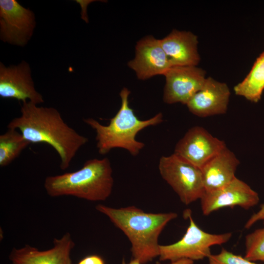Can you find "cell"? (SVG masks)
Wrapping results in <instances>:
<instances>
[{
    "label": "cell",
    "instance_id": "6da1fadb",
    "mask_svg": "<svg viewBox=\"0 0 264 264\" xmlns=\"http://www.w3.org/2000/svg\"><path fill=\"white\" fill-rule=\"evenodd\" d=\"M8 128L18 130L30 143H45L53 148L62 170L67 169L79 149L88 141L63 120L52 107H38L31 102L22 103L21 115L13 119Z\"/></svg>",
    "mask_w": 264,
    "mask_h": 264
},
{
    "label": "cell",
    "instance_id": "7a4b0ae2",
    "mask_svg": "<svg viewBox=\"0 0 264 264\" xmlns=\"http://www.w3.org/2000/svg\"><path fill=\"white\" fill-rule=\"evenodd\" d=\"M95 208L127 236L131 243L132 259L141 264L159 256V236L167 224L177 217L174 212L146 213L134 206L114 208L98 204Z\"/></svg>",
    "mask_w": 264,
    "mask_h": 264
},
{
    "label": "cell",
    "instance_id": "3957f363",
    "mask_svg": "<svg viewBox=\"0 0 264 264\" xmlns=\"http://www.w3.org/2000/svg\"><path fill=\"white\" fill-rule=\"evenodd\" d=\"M130 93L126 88L121 89L119 93L121 107L110 119L108 125H103L91 118L84 119L96 132V147L101 154H106L111 150L118 148L126 150L132 156L137 155L145 147V144L136 140L137 134L144 129L156 126L163 121L161 112L147 120L138 118L129 106Z\"/></svg>",
    "mask_w": 264,
    "mask_h": 264
},
{
    "label": "cell",
    "instance_id": "277c9868",
    "mask_svg": "<svg viewBox=\"0 0 264 264\" xmlns=\"http://www.w3.org/2000/svg\"><path fill=\"white\" fill-rule=\"evenodd\" d=\"M113 186L112 170L107 157L88 160L80 169L48 176L44 182L50 197L72 196L93 201L106 200Z\"/></svg>",
    "mask_w": 264,
    "mask_h": 264
},
{
    "label": "cell",
    "instance_id": "5b68a950",
    "mask_svg": "<svg viewBox=\"0 0 264 264\" xmlns=\"http://www.w3.org/2000/svg\"><path fill=\"white\" fill-rule=\"evenodd\" d=\"M189 225L184 236L178 241L169 245H160L159 259L172 263L180 261L202 260L211 254L210 248L226 243L232 237L231 233L211 234L200 229L193 220L190 210L185 214Z\"/></svg>",
    "mask_w": 264,
    "mask_h": 264
},
{
    "label": "cell",
    "instance_id": "8992f818",
    "mask_svg": "<svg viewBox=\"0 0 264 264\" xmlns=\"http://www.w3.org/2000/svg\"><path fill=\"white\" fill-rule=\"evenodd\" d=\"M158 169L163 179L188 205L201 199L205 192L201 170L174 153L162 156Z\"/></svg>",
    "mask_w": 264,
    "mask_h": 264
},
{
    "label": "cell",
    "instance_id": "52a82bcc",
    "mask_svg": "<svg viewBox=\"0 0 264 264\" xmlns=\"http://www.w3.org/2000/svg\"><path fill=\"white\" fill-rule=\"evenodd\" d=\"M35 26L33 12L15 0H0V36L4 42L25 45Z\"/></svg>",
    "mask_w": 264,
    "mask_h": 264
},
{
    "label": "cell",
    "instance_id": "ba28073f",
    "mask_svg": "<svg viewBox=\"0 0 264 264\" xmlns=\"http://www.w3.org/2000/svg\"><path fill=\"white\" fill-rule=\"evenodd\" d=\"M226 147L225 142L199 126L188 130L176 144L174 153L200 169Z\"/></svg>",
    "mask_w": 264,
    "mask_h": 264
},
{
    "label": "cell",
    "instance_id": "9c48e42d",
    "mask_svg": "<svg viewBox=\"0 0 264 264\" xmlns=\"http://www.w3.org/2000/svg\"><path fill=\"white\" fill-rule=\"evenodd\" d=\"M206 72L197 66H175L165 74L163 101L168 104L186 105L203 87Z\"/></svg>",
    "mask_w": 264,
    "mask_h": 264
},
{
    "label": "cell",
    "instance_id": "30bf717a",
    "mask_svg": "<svg viewBox=\"0 0 264 264\" xmlns=\"http://www.w3.org/2000/svg\"><path fill=\"white\" fill-rule=\"evenodd\" d=\"M258 194L244 181L236 177L224 187L212 191H205L200 199L204 215H209L221 208L239 206L248 209L259 202Z\"/></svg>",
    "mask_w": 264,
    "mask_h": 264
},
{
    "label": "cell",
    "instance_id": "8fae6325",
    "mask_svg": "<svg viewBox=\"0 0 264 264\" xmlns=\"http://www.w3.org/2000/svg\"><path fill=\"white\" fill-rule=\"evenodd\" d=\"M141 80H145L158 75H163L172 67L162 48L159 40L154 36H146L135 45V56L128 63Z\"/></svg>",
    "mask_w": 264,
    "mask_h": 264
},
{
    "label": "cell",
    "instance_id": "7c38bea8",
    "mask_svg": "<svg viewBox=\"0 0 264 264\" xmlns=\"http://www.w3.org/2000/svg\"><path fill=\"white\" fill-rule=\"evenodd\" d=\"M0 96L22 103L27 99L36 105L44 102L42 95L35 88L29 65L25 61L8 67L0 63Z\"/></svg>",
    "mask_w": 264,
    "mask_h": 264
},
{
    "label": "cell",
    "instance_id": "4fadbf2b",
    "mask_svg": "<svg viewBox=\"0 0 264 264\" xmlns=\"http://www.w3.org/2000/svg\"><path fill=\"white\" fill-rule=\"evenodd\" d=\"M75 246L71 236L67 232L53 241V247L40 251L26 244L21 248H13L9 258L14 264H72L70 252Z\"/></svg>",
    "mask_w": 264,
    "mask_h": 264
},
{
    "label": "cell",
    "instance_id": "5bb4252c",
    "mask_svg": "<svg viewBox=\"0 0 264 264\" xmlns=\"http://www.w3.org/2000/svg\"><path fill=\"white\" fill-rule=\"evenodd\" d=\"M230 91L227 85L212 77L206 78L202 88L186 105L189 110L205 117L226 113Z\"/></svg>",
    "mask_w": 264,
    "mask_h": 264
},
{
    "label": "cell",
    "instance_id": "9a60e30c",
    "mask_svg": "<svg viewBox=\"0 0 264 264\" xmlns=\"http://www.w3.org/2000/svg\"><path fill=\"white\" fill-rule=\"evenodd\" d=\"M159 41L172 66H197L199 63L198 37L192 32L173 29Z\"/></svg>",
    "mask_w": 264,
    "mask_h": 264
},
{
    "label": "cell",
    "instance_id": "2e32d148",
    "mask_svg": "<svg viewBox=\"0 0 264 264\" xmlns=\"http://www.w3.org/2000/svg\"><path fill=\"white\" fill-rule=\"evenodd\" d=\"M240 161L227 147L209 160L201 169L205 191L221 188L236 177Z\"/></svg>",
    "mask_w": 264,
    "mask_h": 264
},
{
    "label": "cell",
    "instance_id": "e0dca14e",
    "mask_svg": "<svg viewBox=\"0 0 264 264\" xmlns=\"http://www.w3.org/2000/svg\"><path fill=\"white\" fill-rule=\"evenodd\" d=\"M264 90V52L257 58L243 81L234 87L236 95L253 103H258L260 100Z\"/></svg>",
    "mask_w": 264,
    "mask_h": 264
},
{
    "label": "cell",
    "instance_id": "ac0fdd59",
    "mask_svg": "<svg viewBox=\"0 0 264 264\" xmlns=\"http://www.w3.org/2000/svg\"><path fill=\"white\" fill-rule=\"evenodd\" d=\"M30 144L18 130L8 128L0 135V166L10 164Z\"/></svg>",
    "mask_w": 264,
    "mask_h": 264
},
{
    "label": "cell",
    "instance_id": "d6986e66",
    "mask_svg": "<svg viewBox=\"0 0 264 264\" xmlns=\"http://www.w3.org/2000/svg\"><path fill=\"white\" fill-rule=\"evenodd\" d=\"M244 257L245 259L252 262H264V227L256 229L246 235Z\"/></svg>",
    "mask_w": 264,
    "mask_h": 264
},
{
    "label": "cell",
    "instance_id": "ffe728a7",
    "mask_svg": "<svg viewBox=\"0 0 264 264\" xmlns=\"http://www.w3.org/2000/svg\"><path fill=\"white\" fill-rule=\"evenodd\" d=\"M208 259L209 264H258L224 248L217 254H211Z\"/></svg>",
    "mask_w": 264,
    "mask_h": 264
},
{
    "label": "cell",
    "instance_id": "44dd1931",
    "mask_svg": "<svg viewBox=\"0 0 264 264\" xmlns=\"http://www.w3.org/2000/svg\"><path fill=\"white\" fill-rule=\"evenodd\" d=\"M264 220V204L261 205V208L256 213L254 214L246 222L244 227L248 229L257 221Z\"/></svg>",
    "mask_w": 264,
    "mask_h": 264
},
{
    "label": "cell",
    "instance_id": "7402d4cb",
    "mask_svg": "<svg viewBox=\"0 0 264 264\" xmlns=\"http://www.w3.org/2000/svg\"><path fill=\"white\" fill-rule=\"evenodd\" d=\"M76 264H105V263L101 256L93 254L84 257Z\"/></svg>",
    "mask_w": 264,
    "mask_h": 264
},
{
    "label": "cell",
    "instance_id": "603a6c76",
    "mask_svg": "<svg viewBox=\"0 0 264 264\" xmlns=\"http://www.w3.org/2000/svg\"><path fill=\"white\" fill-rule=\"evenodd\" d=\"M122 264H141L139 261L136 259H132L130 262L127 264L125 261L124 259H123L122 261Z\"/></svg>",
    "mask_w": 264,
    "mask_h": 264
},
{
    "label": "cell",
    "instance_id": "cb8c5ba5",
    "mask_svg": "<svg viewBox=\"0 0 264 264\" xmlns=\"http://www.w3.org/2000/svg\"><path fill=\"white\" fill-rule=\"evenodd\" d=\"M155 264H161L159 262H156L155 263ZM171 264H180L179 263H172Z\"/></svg>",
    "mask_w": 264,
    "mask_h": 264
},
{
    "label": "cell",
    "instance_id": "d4e9b609",
    "mask_svg": "<svg viewBox=\"0 0 264 264\" xmlns=\"http://www.w3.org/2000/svg\"><path fill=\"white\" fill-rule=\"evenodd\" d=\"M11 264H14L12 263Z\"/></svg>",
    "mask_w": 264,
    "mask_h": 264
}]
</instances>
